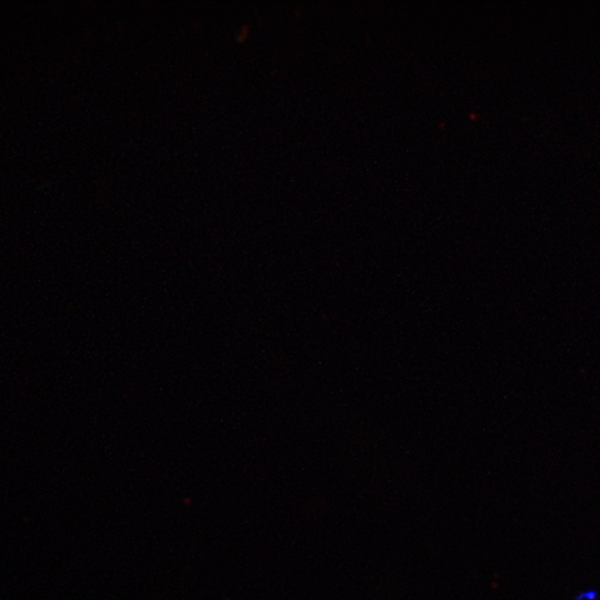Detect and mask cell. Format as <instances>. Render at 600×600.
<instances>
[{"label": "cell", "mask_w": 600, "mask_h": 600, "mask_svg": "<svg viewBox=\"0 0 600 600\" xmlns=\"http://www.w3.org/2000/svg\"><path fill=\"white\" fill-rule=\"evenodd\" d=\"M599 598H600L599 590L591 588V589H587L577 593L573 600H599Z\"/></svg>", "instance_id": "1"}]
</instances>
